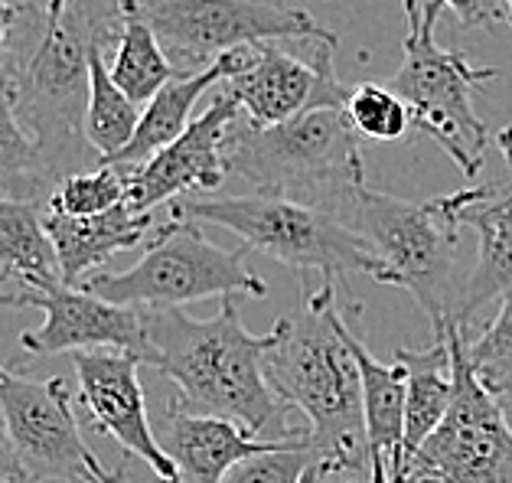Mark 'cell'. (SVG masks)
<instances>
[{
    "instance_id": "5b68a950",
    "label": "cell",
    "mask_w": 512,
    "mask_h": 483,
    "mask_svg": "<svg viewBox=\"0 0 512 483\" xmlns=\"http://www.w3.org/2000/svg\"><path fill=\"white\" fill-rule=\"evenodd\" d=\"M170 216L209 222L229 229L255 252L284 262L297 275L317 271L323 284L340 288L349 275H369L382 284V262L372 255L369 242L330 209L310 206L287 196H209V200H177L170 203Z\"/></svg>"
},
{
    "instance_id": "7a4b0ae2",
    "label": "cell",
    "mask_w": 512,
    "mask_h": 483,
    "mask_svg": "<svg viewBox=\"0 0 512 483\" xmlns=\"http://www.w3.org/2000/svg\"><path fill=\"white\" fill-rule=\"evenodd\" d=\"M151 363L180 395L173 405L190 415L229 418L252 435L271 431L284 418L287 405L274 395L265 359L278 346L281 333H248L235 297H222L216 317L196 320L177 311H147Z\"/></svg>"
},
{
    "instance_id": "277c9868",
    "label": "cell",
    "mask_w": 512,
    "mask_h": 483,
    "mask_svg": "<svg viewBox=\"0 0 512 483\" xmlns=\"http://www.w3.org/2000/svg\"><path fill=\"white\" fill-rule=\"evenodd\" d=\"M226 170L261 196H287L343 216L366 187L359 134L343 108H320L278 128L239 118L226 147Z\"/></svg>"
},
{
    "instance_id": "d6a6232c",
    "label": "cell",
    "mask_w": 512,
    "mask_h": 483,
    "mask_svg": "<svg viewBox=\"0 0 512 483\" xmlns=\"http://www.w3.org/2000/svg\"><path fill=\"white\" fill-rule=\"evenodd\" d=\"M69 4H72V0H46V20H43V27H46V30L59 27V20L66 17Z\"/></svg>"
},
{
    "instance_id": "d6986e66",
    "label": "cell",
    "mask_w": 512,
    "mask_h": 483,
    "mask_svg": "<svg viewBox=\"0 0 512 483\" xmlns=\"http://www.w3.org/2000/svg\"><path fill=\"white\" fill-rule=\"evenodd\" d=\"M395 363L408 376V399H405V448H402V474L418 448L434 435L447 408L454 402V359L451 343L434 340L428 350H408L398 346ZM402 483V480H398Z\"/></svg>"
},
{
    "instance_id": "d590c367",
    "label": "cell",
    "mask_w": 512,
    "mask_h": 483,
    "mask_svg": "<svg viewBox=\"0 0 512 483\" xmlns=\"http://www.w3.org/2000/svg\"><path fill=\"white\" fill-rule=\"evenodd\" d=\"M402 4H405V17H408V27H418V23H421V0H402Z\"/></svg>"
},
{
    "instance_id": "e0dca14e",
    "label": "cell",
    "mask_w": 512,
    "mask_h": 483,
    "mask_svg": "<svg viewBox=\"0 0 512 483\" xmlns=\"http://www.w3.org/2000/svg\"><path fill=\"white\" fill-rule=\"evenodd\" d=\"M307 438H258L242 425H235L229 418H209V415H190L170 402L167 408V425L160 435V448L167 451L180 474V483H222L226 474L242 464L245 457L278 451L287 441Z\"/></svg>"
},
{
    "instance_id": "f546056e",
    "label": "cell",
    "mask_w": 512,
    "mask_h": 483,
    "mask_svg": "<svg viewBox=\"0 0 512 483\" xmlns=\"http://www.w3.org/2000/svg\"><path fill=\"white\" fill-rule=\"evenodd\" d=\"M447 10H454L460 27L477 30V27H493V23L509 20L503 0H441Z\"/></svg>"
},
{
    "instance_id": "7c38bea8",
    "label": "cell",
    "mask_w": 512,
    "mask_h": 483,
    "mask_svg": "<svg viewBox=\"0 0 512 483\" xmlns=\"http://www.w3.org/2000/svg\"><path fill=\"white\" fill-rule=\"evenodd\" d=\"M336 40H320L307 56L287 53L281 43H255L235 79L222 82L252 128H278L307 111L346 108L353 85H343L333 69Z\"/></svg>"
},
{
    "instance_id": "f1b7e54d",
    "label": "cell",
    "mask_w": 512,
    "mask_h": 483,
    "mask_svg": "<svg viewBox=\"0 0 512 483\" xmlns=\"http://www.w3.org/2000/svg\"><path fill=\"white\" fill-rule=\"evenodd\" d=\"M30 4H10V0H0V92H10L14 85V72L17 63H10V40H14L17 20L30 14Z\"/></svg>"
},
{
    "instance_id": "cb8c5ba5",
    "label": "cell",
    "mask_w": 512,
    "mask_h": 483,
    "mask_svg": "<svg viewBox=\"0 0 512 483\" xmlns=\"http://www.w3.org/2000/svg\"><path fill=\"white\" fill-rule=\"evenodd\" d=\"M59 177L49 167L43 147L17 118L14 98L0 92V193L4 200L40 203V193H53Z\"/></svg>"
},
{
    "instance_id": "30bf717a",
    "label": "cell",
    "mask_w": 512,
    "mask_h": 483,
    "mask_svg": "<svg viewBox=\"0 0 512 483\" xmlns=\"http://www.w3.org/2000/svg\"><path fill=\"white\" fill-rule=\"evenodd\" d=\"M454 402L434 435L411 457L402 483H512V421L473 376L467 333L447 327Z\"/></svg>"
},
{
    "instance_id": "484cf974",
    "label": "cell",
    "mask_w": 512,
    "mask_h": 483,
    "mask_svg": "<svg viewBox=\"0 0 512 483\" xmlns=\"http://www.w3.org/2000/svg\"><path fill=\"white\" fill-rule=\"evenodd\" d=\"M128 203V177L121 167H92L79 170L59 183V187L46 196V209L56 216H102L115 206Z\"/></svg>"
},
{
    "instance_id": "52a82bcc",
    "label": "cell",
    "mask_w": 512,
    "mask_h": 483,
    "mask_svg": "<svg viewBox=\"0 0 512 483\" xmlns=\"http://www.w3.org/2000/svg\"><path fill=\"white\" fill-rule=\"evenodd\" d=\"M343 219L369 242L382 262V284L405 288L431 317L434 340L454 324L460 288H454L457 229L437 213L434 200L411 203L402 196L359 187Z\"/></svg>"
},
{
    "instance_id": "836d02e7",
    "label": "cell",
    "mask_w": 512,
    "mask_h": 483,
    "mask_svg": "<svg viewBox=\"0 0 512 483\" xmlns=\"http://www.w3.org/2000/svg\"><path fill=\"white\" fill-rule=\"evenodd\" d=\"M496 147H499V154H503L506 167L512 170V125H509V128H503V131L496 134Z\"/></svg>"
},
{
    "instance_id": "9a60e30c",
    "label": "cell",
    "mask_w": 512,
    "mask_h": 483,
    "mask_svg": "<svg viewBox=\"0 0 512 483\" xmlns=\"http://www.w3.org/2000/svg\"><path fill=\"white\" fill-rule=\"evenodd\" d=\"M72 363L79 373V402L95 421V428L115 438L128 454L141 457L160 483H180L177 467L160 448V438L147 418V399L137 379L144 359L131 353L85 350L72 353Z\"/></svg>"
},
{
    "instance_id": "74e56055",
    "label": "cell",
    "mask_w": 512,
    "mask_h": 483,
    "mask_svg": "<svg viewBox=\"0 0 512 483\" xmlns=\"http://www.w3.org/2000/svg\"><path fill=\"white\" fill-rule=\"evenodd\" d=\"M506 4V14H509V23H512V0H503Z\"/></svg>"
},
{
    "instance_id": "1f68e13d",
    "label": "cell",
    "mask_w": 512,
    "mask_h": 483,
    "mask_svg": "<svg viewBox=\"0 0 512 483\" xmlns=\"http://www.w3.org/2000/svg\"><path fill=\"white\" fill-rule=\"evenodd\" d=\"M0 307H33V294L14 288L10 281H0Z\"/></svg>"
},
{
    "instance_id": "e575fe53",
    "label": "cell",
    "mask_w": 512,
    "mask_h": 483,
    "mask_svg": "<svg viewBox=\"0 0 512 483\" xmlns=\"http://www.w3.org/2000/svg\"><path fill=\"white\" fill-rule=\"evenodd\" d=\"M102 483H131V470H128V461H121L118 467L105 470Z\"/></svg>"
},
{
    "instance_id": "ba28073f",
    "label": "cell",
    "mask_w": 512,
    "mask_h": 483,
    "mask_svg": "<svg viewBox=\"0 0 512 483\" xmlns=\"http://www.w3.org/2000/svg\"><path fill=\"white\" fill-rule=\"evenodd\" d=\"M444 4L428 0L421 7V23L408 27L405 59L395 76L385 82L411 111V125L441 147L464 170L467 180L480 177L486 128L473 111V92L496 79V69H477L464 53L437 46L434 27Z\"/></svg>"
},
{
    "instance_id": "603a6c76",
    "label": "cell",
    "mask_w": 512,
    "mask_h": 483,
    "mask_svg": "<svg viewBox=\"0 0 512 483\" xmlns=\"http://www.w3.org/2000/svg\"><path fill=\"white\" fill-rule=\"evenodd\" d=\"M102 43L89 53V105H85V141L95 151V167L115 160L131 144L137 125H141V108L124 95L111 79L108 59Z\"/></svg>"
},
{
    "instance_id": "d4e9b609",
    "label": "cell",
    "mask_w": 512,
    "mask_h": 483,
    "mask_svg": "<svg viewBox=\"0 0 512 483\" xmlns=\"http://www.w3.org/2000/svg\"><path fill=\"white\" fill-rule=\"evenodd\" d=\"M470 369L480 386L506 408H512V291L499 297V311L490 327L473 343H467Z\"/></svg>"
},
{
    "instance_id": "2e32d148",
    "label": "cell",
    "mask_w": 512,
    "mask_h": 483,
    "mask_svg": "<svg viewBox=\"0 0 512 483\" xmlns=\"http://www.w3.org/2000/svg\"><path fill=\"white\" fill-rule=\"evenodd\" d=\"M451 226L477 232V265L460 284L454 324L467 333L470 320L496 297L512 291V177L457 190L434 200Z\"/></svg>"
},
{
    "instance_id": "5bb4252c",
    "label": "cell",
    "mask_w": 512,
    "mask_h": 483,
    "mask_svg": "<svg viewBox=\"0 0 512 483\" xmlns=\"http://www.w3.org/2000/svg\"><path fill=\"white\" fill-rule=\"evenodd\" d=\"M33 307L43 311V324L20 333V346L33 356L111 350L141 356L144 363H151L147 311L141 307L111 304L85 288H69V284L33 294Z\"/></svg>"
},
{
    "instance_id": "8992f818",
    "label": "cell",
    "mask_w": 512,
    "mask_h": 483,
    "mask_svg": "<svg viewBox=\"0 0 512 483\" xmlns=\"http://www.w3.org/2000/svg\"><path fill=\"white\" fill-rule=\"evenodd\" d=\"M248 245L219 249L212 245L199 222L167 216L147 235L144 258L121 275L98 271L82 284L102 301L141 311H177L183 304L206 297H265L268 284L245 265Z\"/></svg>"
},
{
    "instance_id": "f35d334b",
    "label": "cell",
    "mask_w": 512,
    "mask_h": 483,
    "mask_svg": "<svg viewBox=\"0 0 512 483\" xmlns=\"http://www.w3.org/2000/svg\"><path fill=\"white\" fill-rule=\"evenodd\" d=\"M509 421H512V408H509Z\"/></svg>"
},
{
    "instance_id": "8fae6325",
    "label": "cell",
    "mask_w": 512,
    "mask_h": 483,
    "mask_svg": "<svg viewBox=\"0 0 512 483\" xmlns=\"http://www.w3.org/2000/svg\"><path fill=\"white\" fill-rule=\"evenodd\" d=\"M0 418L27 483H102L105 470L85 444L66 379H27L0 366Z\"/></svg>"
},
{
    "instance_id": "ac0fdd59",
    "label": "cell",
    "mask_w": 512,
    "mask_h": 483,
    "mask_svg": "<svg viewBox=\"0 0 512 483\" xmlns=\"http://www.w3.org/2000/svg\"><path fill=\"white\" fill-rule=\"evenodd\" d=\"M46 232L56 245L62 284L69 288H82L98 268L115 252L137 249L147 235L154 232L151 216L134 213L128 203L115 206L111 213L76 219V216H56L46 209Z\"/></svg>"
},
{
    "instance_id": "9c48e42d",
    "label": "cell",
    "mask_w": 512,
    "mask_h": 483,
    "mask_svg": "<svg viewBox=\"0 0 512 483\" xmlns=\"http://www.w3.org/2000/svg\"><path fill=\"white\" fill-rule=\"evenodd\" d=\"M134 10L157 33L180 79L199 76L239 46L336 40L307 10L278 0H134Z\"/></svg>"
},
{
    "instance_id": "6da1fadb",
    "label": "cell",
    "mask_w": 512,
    "mask_h": 483,
    "mask_svg": "<svg viewBox=\"0 0 512 483\" xmlns=\"http://www.w3.org/2000/svg\"><path fill=\"white\" fill-rule=\"evenodd\" d=\"M301 314L281 317L278 346L265 359L274 395L307 418L310 448L317 464L333 470H366V412H362V376L349 346L353 320L362 304L340 307L336 284H301Z\"/></svg>"
},
{
    "instance_id": "4316f807",
    "label": "cell",
    "mask_w": 512,
    "mask_h": 483,
    "mask_svg": "<svg viewBox=\"0 0 512 483\" xmlns=\"http://www.w3.org/2000/svg\"><path fill=\"white\" fill-rule=\"evenodd\" d=\"M346 118L356 128V134L369 141H402L411 128V111L389 85L362 82L349 89L346 98Z\"/></svg>"
},
{
    "instance_id": "44dd1931",
    "label": "cell",
    "mask_w": 512,
    "mask_h": 483,
    "mask_svg": "<svg viewBox=\"0 0 512 483\" xmlns=\"http://www.w3.org/2000/svg\"><path fill=\"white\" fill-rule=\"evenodd\" d=\"M222 82V69L209 66L199 76H186V79H173L170 85H164L151 102L141 111V125H137L131 144L124 151L108 160V164L98 167H141L147 164L154 154H160L164 147H170L180 134L193 125V108L203 98L206 89Z\"/></svg>"
},
{
    "instance_id": "4fadbf2b",
    "label": "cell",
    "mask_w": 512,
    "mask_h": 483,
    "mask_svg": "<svg viewBox=\"0 0 512 483\" xmlns=\"http://www.w3.org/2000/svg\"><path fill=\"white\" fill-rule=\"evenodd\" d=\"M239 118V102L229 92H219L170 147L141 167H121L128 177V206L134 213L151 216L157 206L186 200V193L219 190L229 177L226 147Z\"/></svg>"
},
{
    "instance_id": "3957f363",
    "label": "cell",
    "mask_w": 512,
    "mask_h": 483,
    "mask_svg": "<svg viewBox=\"0 0 512 483\" xmlns=\"http://www.w3.org/2000/svg\"><path fill=\"white\" fill-rule=\"evenodd\" d=\"M124 23V0H72L59 27L40 33L27 63H20L10 85L17 118L43 147L59 183L79 173L92 154L85 141L89 105V53L95 43L115 46Z\"/></svg>"
},
{
    "instance_id": "4dcf8cb0",
    "label": "cell",
    "mask_w": 512,
    "mask_h": 483,
    "mask_svg": "<svg viewBox=\"0 0 512 483\" xmlns=\"http://www.w3.org/2000/svg\"><path fill=\"white\" fill-rule=\"evenodd\" d=\"M0 483H27V477H23V467L17 461L14 444H10L4 418H0Z\"/></svg>"
},
{
    "instance_id": "8d00e7d4",
    "label": "cell",
    "mask_w": 512,
    "mask_h": 483,
    "mask_svg": "<svg viewBox=\"0 0 512 483\" xmlns=\"http://www.w3.org/2000/svg\"><path fill=\"white\" fill-rule=\"evenodd\" d=\"M323 477H327V470H323V467L317 464V467H314V470H310V474H307V480H304V483H320Z\"/></svg>"
},
{
    "instance_id": "7402d4cb",
    "label": "cell",
    "mask_w": 512,
    "mask_h": 483,
    "mask_svg": "<svg viewBox=\"0 0 512 483\" xmlns=\"http://www.w3.org/2000/svg\"><path fill=\"white\" fill-rule=\"evenodd\" d=\"M108 69L115 85L137 108L151 102L164 85L180 79L177 69L170 63V56L164 53V46H160L157 33L147 27V20L134 10V0H124L121 36L115 49H111Z\"/></svg>"
},
{
    "instance_id": "ffe728a7",
    "label": "cell",
    "mask_w": 512,
    "mask_h": 483,
    "mask_svg": "<svg viewBox=\"0 0 512 483\" xmlns=\"http://www.w3.org/2000/svg\"><path fill=\"white\" fill-rule=\"evenodd\" d=\"M46 209L0 196V281L17 278L40 294L62 284L56 245L46 232Z\"/></svg>"
},
{
    "instance_id": "83f0119b",
    "label": "cell",
    "mask_w": 512,
    "mask_h": 483,
    "mask_svg": "<svg viewBox=\"0 0 512 483\" xmlns=\"http://www.w3.org/2000/svg\"><path fill=\"white\" fill-rule=\"evenodd\" d=\"M317 467V454L310 448V435L301 441H287L278 451L245 457L235 464L222 483H304Z\"/></svg>"
}]
</instances>
